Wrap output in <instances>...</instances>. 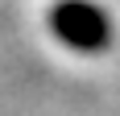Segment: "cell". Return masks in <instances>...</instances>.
<instances>
[{"mask_svg": "<svg viewBox=\"0 0 120 116\" xmlns=\"http://www.w3.org/2000/svg\"><path fill=\"white\" fill-rule=\"evenodd\" d=\"M54 29H58L62 42H71V46H79V50L104 46V37H108L104 12H99L95 4H87V0H66V4H58V12H54Z\"/></svg>", "mask_w": 120, "mask_h": 116, "instance_id": "cell-1", "label": "cell"}]
</instances>
